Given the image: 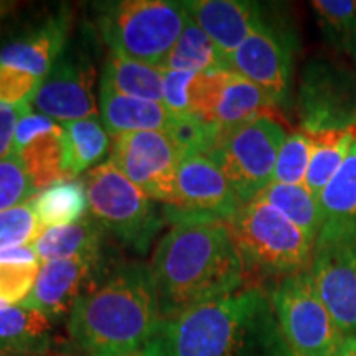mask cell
I'll list each match as a JSON object with an SVG mask.
<instances>
[{
	"mask_svg": "<svg viewBox=\"0 0 356 356\" xmlns=\"http://www.w3.org/2000/svg\"><path fill=\"white\" fill-rule=\"evenodd\" d=\"M42 262L0 261V305H22L32 293Z\"/></svg>",
	"mask_w": 356,
	"mask_h": 356,
	"instance_id": "cell-33",
	"label": "cell"
},
{
	"mask_svg": "<svg viewBox=\"0 0 356 356\" xmlns=\"http://www.w3.org/2000/svg\"><path fill=\"white\" fill-rule=\"evenodd\" d=\"M312 8L328 47L356 68V2L315 0Z\"/></svg>",
	"mask_w": 356,
	"mask_h": 356,
	"instance_id": "cell-27",
	"label": "cell"
},
{
	"mask_svg": "<svg viewBox=\"0 0 356 356\" xmlns=\"http://www.w3.org/2000/svg\"><path fill=\"white\" fill-rule=\"evenodd\" d=\"M300 131L310 136L356 129V68L340 56L310 58L296 95Z\"/></svg>",
	"mask_w": 356,
	"mask_h": 356,
	"instance_id": "cell-7",
	"label": "cell"
},
{
	"mask_svg": "<svg viewBox=\"0 0 356 356\" xmlns=\"http://www.w3.org/2000/svg\"><path fill=\"white\" fill-rule=\"evenodd\" d=\"M163 70L207 73V71L231 68L211 40L207 37V33L188 15L184 32L178 37L172 51L168 53Z\"/></svg>",
	"mask_w": 356,
	"mask_h": 356,
	"instance_id": "cell-28",
	"label": "cell"
},
{
	"mask_svg": "<svg viewBox=\"0 0 356 356\" xmlns=\"http://www.w3.org/2000/svg\"><path fill=\"white\" fill-rule=\"evenodd\" d=\"M228 226L246 274L280 280L310 269L315 241L262 200L241 204Z\"/></svg>",
	"mask_w": 356,
	"mask_h": 356,
	"instance_id": "cell-5",
	"label": "cell"
},
{
	"mask_svg": "<svg viewBox=\"0 0 356 356\" xmlns=\"http://www.w3.org/2000/svg\"><path fill=\"white\" fill-rule=\"evenodd\" d=\"M186 157L170 132L142 131L111 137L109 162L149 198L167 204L177 168Z\"/></svg>",
	"mask_w": 356,
	"mask_h": 356,
	"instance_id": "cell-13",
	"label": "cell"
},
{
	"mask_svg": "<svg viewBox=\"0 0 356 356\" xmlns=\"http://www.w3.org/2000/svg\"><path fill=\"white\" fill-rule=\"evenodd\" d=\"M106 231L95 218L47 229L33 243L42 262L68 259L83 254H99L106 249Z\"/></svg>",
	"mask_w": 356,
	"mask_h": 356,
	"instance_id": "cell-22",
	"label": "cell"
},
{
	"mask_svg": "<svg viewBox=\"0 0 356 356\" xmlns=\"http://www.w3.org/2000/svg\"><path fill=\"white\" fill-rule=\"evenodd\" d=\"M29 204L44 229L83 221L89 211L88 191L83 181L66 180L40 191Z\"/></svg>",
	"mask_w": 356,
	"mask_h": 356,
	"instance_id": "cell-25",
	"label": "cell"
},
{
	"mask_svg": "<svg viewBox=\"0 0 356 356\" xmlns=\"http://www.w3.org/2000/svg\"><path fill=\"white\" fill-rule=\"evenodd\" d=\"M309 273L343 337H356V221L325 222Z\"/></svg>",
	"mask_w": 356,
	"mask_h": 356,
	"instance_id": "cell-11",
	"label": "cell"
},
{
	"mask_svg": "<svg viewBox=\"0 0 356 356\" xmlns=\"http://www.w3.org/2000/svg\"><path fill=\"white\" fill-rule=\"evenodd\" d=\"M299 38L287 22L262 13L249 37L229 58V68L254 83L275 108H291L293 99V68Z\"/></svg>",
	"mask_w": 356,
	"mask_h": 356,
	"instance_id": "cell-9",
	"label": "cell"
},
{
	"mask_svg": "<svg viewBox=\"0 0 356 356\" xmlns=\"http://www.w3.org/2000/svg\"><path fill=\"white\" fill-rule=\"evenodd\" d=\"M335 356H356V337H346Z\"/></svg>",
	"mask_w": 356,
	"mask_h": 356,
	"instance_id": "cell-39",
	"label": "cell"
},
{
	"mask_svg": "<svg viewBox=\"0 0 356 356\" xmlns=\"http://www.w3.org/2000/svg\"><path fill=\"white\" fill-rule=\"evenodd\" d=\"M29 202L0 213V251L33 244L44 233Z\"/></svg>",
	"mask_w": 356,
	"mask_h": 356,
	"instance_id": "cell-32",
	"label": "cell"
},
{
	"mask_svg": "<svg viewBox=\"0 0 356 356\" xmlns=\"http://www.w3.org/2000/svg\"><path fill=\"white\" fill-rule=\"evenodd\" d=\"M184 7L226 61L249 37L264 8L248 0H186Z\"/></svg>",
	"mask_w": 356,
	"mask_h": 356,
	"instance_id": "cell-17",
	"label": "cell"
},
{
	"mask_svg": "<svg viewBox=\"0 0 356 356\" xmlns=\"http://www.w3.org/2000/svg\"><path fill=\"white\" fill-rule=\"evenodd\" d=\"M83 184L88 191L91 216L124 246L145 254L165 225L154 200L109 160L91 168Z\"/></svg>",
	"mask_w": 356,
	"mask_h": 356,
	"instance_id": "cell-6",
	"label": "cell"
},
{
	"mask_svg": "<svg viewBox=\"0 0 356 356\" xmlns=\"http://www.w3.org/2000/svg\"><path fill=\"white\" fill-rule=\"evenodd\" d=\"M188 19L184 2L115 0L95 3V24L111 53L163 68Z\"/></svg>",
	"mask_w": 356,
	"mask_h": 356,
	"instance_id": "cell-4",
	"label": "cell"
},
{
	"mask_svg": "<svg viewBox=\"0 0 356 356\" xmlns=\"http://www.w3.org/2000/svg\"><path fill=\"white\" fill-rule=\"evenodd\" d=\"M312 154V137L305 132L287 134L274 170V184L304 185Z\"/></svg>",
	"mask_w": 356,
	"mask_h": 356,
	"instance_id": "cell-31",
	"label": "cell"
},
{
	"mask_svg": "<svg viewBox=\"0 0 356 356\" xmlns=\"http://www.w3.org/2000/svg\"><path fill=\"white\" fill-rule=\"evenodd\" d=\"M280 333L293 356H335L343 333L309 270L277 280L269 292Z\"/></svg>",
	"mask_w": 356,
	"mask_h": 356,
	"instance_id": "cell-8",
	"label": "cell"
},
{
	"mask_svg": "<svg viewBox=\"0 0 356 356\" xmlns=\"http://www.w3.org/2000/svg\"><path fill=\"white\" fill-rule=\"evenodd\" d=\"M99 89L147 101H163V68L111 53L102 66Z\"/></svg>",
	"mask_w": 356,
	"mask_h": 356,
	"instance_id": "cell-21",
	"label": "cell"
},
{
	"mask_svg": "<svg viewBox=\"0 0 356 356\" xmlns=\"http://www.w3.org/2000/svg\"><path fill=\"white\" fill-rule=\"evenodd\" d=\"M42 79L0 65V109L30 104Z\"/></svg>",
	"mask_w": 356,
	"mask_h": 356,
	"instance_id": "cell-35",
	"label": "cell"
},
{
	"mask_svg": "<svg viewBox=\"0 0 356 356\" xmlns=\"http://www.w3.org/2000/svg\"><path fill=\"white\" fill-rule=\"evenodd\" d=\"M150 266L114 262L68 315V335L89 356L137 355L162 325Z\"/></svg>",
	"mask_w": 356,
	"mask_h": 356,
	"instance_id": "cell-3",
	"label": "cell"
},
{
	"mask_svg": "<svg viewBox=\"0 0 356 356\" xmlns=\"http://www.w3.org/2000/svg\"><path fill=\"white\" fill-rule=\"evenodd\" d=\"M137 356H293L284 341L269 292L244 286L229 296L162 320Z\"/></svg>",
	"mask_w": 356,
	"mask_h": 356,
	"instance_id": "cell-1",
	"label": "cell"
},
{
	"mask_svg": "<svg viewBox=\"0 0 356 356\" xmlns=\"http://www.w3.org/2000/svg\"><path fill=\"white\" fill-rule=\"evenodd\" d=\"M30 109V104L0 109V162L13 155V137L20 118Z\"/></svg>",
	"mask_w": 356,
	"mask_h": 356,
	"instance_id": "cell-38",
	"label": "cell"
},
{
	"mask_svg": "<svg viewBox=\"0 0 356 356\" xmlns=\"http://www.w3.org/2000/svg\"><path fill=\"white\" fill-rule=\"evenodd\" d=\"M286 137L282 124L267 114L226 134L208 154L228 178L239 203L252 202L273 184Z\"/></svg>",
	"mask_w": 356,
	"mask_h": 356,
	"instance_id": "cell-10",
	"label": "cell"
},
{
	"mask_svg": "<svg viewBox=\"0 0 356 356\" xmlns=\"http://www.w3.org/2000/svg\"><path fill=\"white\" fill-rule=\"evenodd\" d=\"M129 356H137V355H129Z\"/></svg>",
	"mask_w": 356,
	"mask_h": 356,
	"instance_id": "cell-42",
	"label": "cell"
},
{
	"mask_svg": "<svg viewBox=\"0 0 356 356\" xmlns=\"http://www.w3.org/2000/svg\"><path fill=\"white\" fill-rule=\"evenodd\" d=\"M44 356H65V355H44Z\"/></svg>",
	"mask_w": 356,
	"mask_h": 356,
	"instance_id": "cell-40",
	"label": "cell"
},
{
	"mask_svg": "<svg viewBox=\"0 0 356 356\" xmlns=\"http://www.w3.org/2000/svg\"><path fill=\"white\" fill-rule=\"evenodd\" d=\"M310 137L312 154L304 185L318 200L325 186L330 184L343 165L351 147V131L323 132Z\"/></svg>",
	"mask_w": 356,
	"mask_h": 356,
	"instance_id": "cell-29",
	"label": "cell"
},
{
	"mask_svg": "<svg viewBox=\"0 0 356 356\" xmlns=\"http://www.w3.org/2000/svg\"><path fill=\"white\" fill-rule=\"evenodd\" d=\"M0 8H2V7H0Z\"/></svg>",
	"mask_w": 356,
	"mask_h": 356,
	"instance_id": "cell-43",
	"label": "cell"
},
{
	"mask_svg": "<svg viewBox=\"0 0 356 356\" xmlns=\"http://www.w3.org/2000/svg\"><path fill=\"white\" fill-rule=\"evenodd\" d=\"M0 356H6V355H3V353H0Z\"/></svg>",
	"mask_w": 356,
	"mask_h": 356,
	"instance_id": "cell-41",
	"label": "cell"
},
{
	"mask_svg": "<svg viewBox=\"0 0 356 356\" xmlns=\"http://www.w3.org/2000/svg\"><path fill=\"white\" fill-rule=\"evenodd\" d=\"M113 266L106 252L42 262L32 293L24 307L40 310L48 318L70 315L76 300Z\"/></svg>",
	"mask_w": 356,
	"mask_h": 356,
	"instance_id": "cell-15",
	"label": "cell"
},
{
	"mask_svg": "<svg viewBox=\"0 0 356 356\" xmlns=\"http://www.w3.org/2000/svg\"><path fill=\"white\" fill-rule=\"evenodd\" d=\"M241 203L220 165L207 154H191L177 168L170 202L163 220L175 225L228 222Z\"/></svg>",
	"mask_w": 356,
	"mask_h": 356,
	"instance_id": "cell-12",
	"label": "cell"
},
{
	"mask_svg": "<svg viewBox=\"0 0 356 356\" xmlns=\"http://www.w3.org/2000/svg\"><path fill=\"white\" fill-rule=\"evenodd\" d=\"M273 109L277 108L261 88L243 78L241 74L229 71L210 124L220 132L222 139L226 134L254 121L261 115H267Z\"/></svg>",
	"mask_w": 356,
	"mask_h": 356,
	"instance_id": "cell-20",
	"label": "cell"
},
{
	"mask_svg": "<svg viewBox=\"0 0 356 356\" xmlns=\"http://www.w3.org/2000/svg\"><path fill=\"white\" fill-rule=\"evenodd\" d=\"M73 15L68 7L48 15L33 30L0 50V65L43 79L68 47Z\"/></svg>",
	"mask_w": 356,
	"mask_h": 356,
	"instance_id": "cell-16",
	"label": "cell"
},
{
	"mask_svg": "<svg viewBox=\"0 0 356 356\" xmlns=\"http://www.w3.org/2000/svg\"><path fill=\"white\" fill-rule=\"evenodd\" d=\"M198 73L163 70V104L178 118H190V88Z\"/></svg>",
	"mask_w": 356,
	"mask_h": 356,
	"instance_id": "cell-36",
	"label": "cell"
},
{
	"mask_svg": "<svg viewBox=\"0 0 356 356\" xmlns=\"http://www.w3.org/2000/svg\"><path fill=\"white\" fill-rule=\"evenodd\" d=\"M257 198L282 213L312 241L317 239L325 225V218L318 200L305 188V185H284L273 181Z\"/></svg>",
	"mask_w": 356,
	"mask_h": 356,
	"instance_id": "cell-26",
	"label": "cell"
},
{
	"mask_svg": "<svg viewBox=\"0 0 356 356\" xmlns=\"http://www.w3.org/2000/svg\"><path fill=\"white\" fill-rule=\"evenodd\" d=\"M53 320L24 305L0 309V353L6 356L51 355Z\"/></svg>",
	"mask_w": 356,
	"mask_h": 356,
	"instance_id": "cell-19",
	"label": "cell"
},
{
	"mask_svg": "<svg viewBox=\"0 0 356 356\" xmlns=\"http://www.w3.org/2000/svg\"><path fill=\"white\" fill-rule=\"evenodd\" d=\"M149 266L163 320L248 286L228 222L175 225L160 239Z\"/></svg>",
	"mask_w": 356,
	"mask_h": 356,
	"instance_id": "cell-2",
	"label": "cell"
},
{
	"mask_svg": "<svg viewBox=\"0 0 356 356\" xmlns=\"http://www.w3.org/2000/svg\"><path fill=\"white\" fill-rule=\"evenodd\" d=\"M60 127L61 124L55 122L53 119L47 118V115L33 113L32 106H30V109L22 115L19 124H17L15 137H13V155L20 152L30 142L44 136V134L55 132Z\"/></svg>",
	"mask_w": 356,
	"mask_h": 356,
	"instance_id": "cell-37",
	"label": "cell"
},
{
	"mask_svg": "<svg viewBox=\"0 0 356 356\" xmlns=\"http://www.w3.org/2000/svg\"><path fill=\"white\" fill-rule=\"evenodd\" d=\"M95 68L89 58L65 50L50 73L42 79L30 101L32 109L58 124L97 118Z\"/></svg>",
	"mask_w": 356,
	"mask_h": 356,
	"instance_id": "cell-14",
	"label": "cell"
},
{
	"mask_svg": "<svg viewBox=\"0 0 356 356\" xmlns=\"http://www.w3.org/2000/svg\"><path fill=\"white\" fill-rule=\"evenodd\" d=\"M101 122L111 137L127 132L165 131L175 126L178 115L163 102L137 99L99 89Z\"/></svg>",
	"mask_w": 356,
	"mask_h": 356,
	"instance_id": "cell-18",
	"label": "cell"
},
{
	"mask_svg": "<svg viewBox=\"0 0 356 356\" xmlns=\"http://www.w3.org/2000/svg\"><path fill=\"white\" fill-rule=\"evenodd\" d=\"M15 157H19L35 195L68 180L65 162L63 124L58 131L44 134L30 142L20 152L15 154Z\"/></svg>",
	"mask_w": 356,
	"mask_h": 356,
	"instance_id": "cell-24",
	"label": "cell"
},
{
	"mask_svg": "<svg viewBox=\"0 0 356 356\" xmlns=\"http://www.w3.org/2000/svg\"><path fill=\"white\" fill-rule=\"evenodd\" d=\"M63 144L68 180H74L99 165L109 152L111 139L99 118H88L63 124Z\"/></svg>",
	"mask_w": 356,
	"mask_h": 356,
	"instance_id": "cell-23",
	"label": "cell"
},
{
	"mask_svg": "<svg viewBox=\"0 0 356 356\" xmlns=\"http://www.w3.org/2000/svg\"><path fill=\"white\" fill-rule=\"evenodd\" d=\"M325 222L356 221V129L343 165L318 197Z\"/></svg>",
	"mask_w": 356,
	"mask_h": 356,
	"instance_id": "cell-30",
	"label": "cell"
},
{
	"mask_svg": "<svg viewBox=\"0 0 356 356\" xmlns=\"http://www.w3.org/2000/svg\"><path fill=\"white\" fill-rule=\"evenodd\" d=\"M35 195L19 157L12 155L0 162V213L29 202Z\"/></svg>",
	"mask_w": 356,
	"mask_h": 356,
	"instance_id": "cell-34",
	"label": "cell"
}]
</instances>
